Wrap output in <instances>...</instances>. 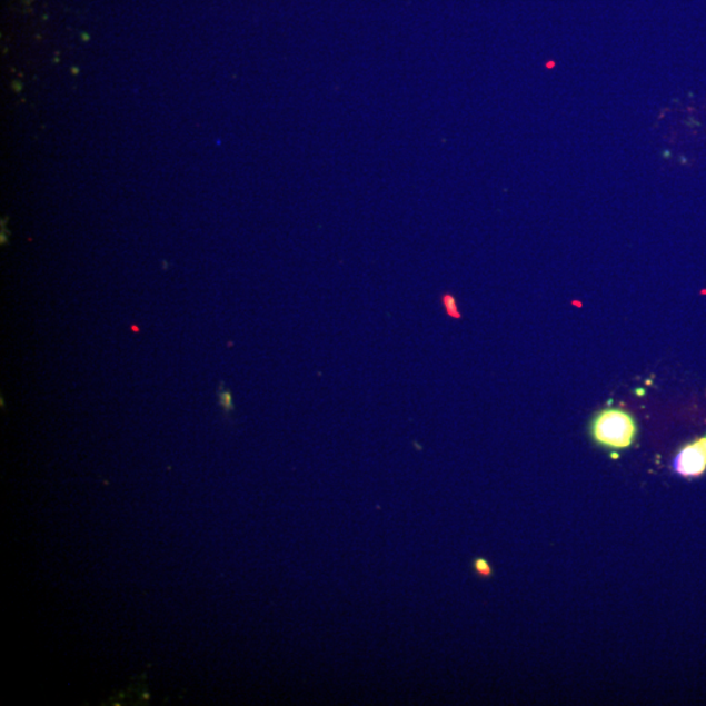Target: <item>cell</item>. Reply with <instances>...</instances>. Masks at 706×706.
<instances>
[{
	"mask_svg": "<svg viewBox=\"0 0 706 706\" xmlns=\"http://www.w3.org/2000/svg\"><path fill=\"white\" fill-rule=\"evenodd\" d=\"M591 436L594 441L606 449H628L637 436L636 421L620 408H606L593 419Z\"/></svg>",
	"mask_w": 706,
	"mask_h": 706,
	"instance_id": "obj_1",
	"label": "cell"
},
{
	"mask_svg": "<svg viewBox=\"0 0 706 706\" xmlns=\"http://www.w3.org/2000/svg\"><path fill=\"white\" fill-rule=\"evenodd\" d=\"M673 468L685 478H697L706 471V435L683 448L674 458Z\"/></svg>",
	"mask_w": 706,
	"mask_h": 706,
	"instance_id": "obj_2",
	"label": "cell"
},
{
	"mask_svg": "<svg viewBox=\"0 0 706 706\" xmlns=\"http://www.w3.org/2000/svg\"><path fill=\"white\" fill-rule=\"evenodd\" d=\"M441 302L446 316L455 319L463 318V315H460V311L458 309V304L455 296H453L451 294H444L441 296Z\"/></svg>",
	"mask_w": 706,
	"mask_h": 706,
	"instance_id": "obj_3",
	"label": "cell"
},
{
	"mask_svg": "<svg viewBox=\"0 0 706 706\" xmlns=\"http://www.w3.org/2000/svg\"><path fill=\"white\" fill-rule=\"evenodd\" d=\"M219 402L226 415L235 411V402L232 394L226 388L225 384L220 385Z\"/></svg>",
	"mask_w": 706,
	"mask_h": 706,
	"instance_id": "obj_4",
	"label": "cell"
},
{
	"mask_svg": "<svg viewBox=\"0 0 706 706\" xmlns=\"http://www.w3.org/2000/svg\"><path fill=\"white\" fill-rule=\"evenodd\" d=\"M474 569L477 570V574L481 577H490L493 576V568L485 559H477L474 561Z\"/></svg>",
	"mask_w": 706,
	"mask_h": 706,
	"instance_id": "obj_5",
	"label": "cell"
}]
</instances>
